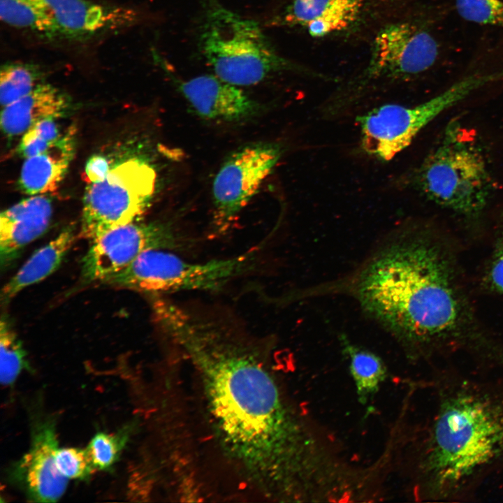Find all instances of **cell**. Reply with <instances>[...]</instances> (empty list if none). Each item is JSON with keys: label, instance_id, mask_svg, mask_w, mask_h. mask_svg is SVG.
<instances>
[{"label": "cell", "instance_id": "obj_1", "mask_svg": "<svg viewBox=\"0 0 503 503\" xmlns=\"http://www.w3.org/2000/svg\"><path fill=\"white\" fill-rule=\"evenodd\" d=\"M168 336L200 372L224 444L263 476L265 489L297 494L332 476L340 459L333 441L289 400L250 349L189 312L173 319Z\"/></svg>", "mask_w": 503, "mask_h": 503}, {"label": "cell", "instance_id": "obj_2", "mask_svg": "<svg viewBox=\"0 0 503 503\" xmlns=\"http://www.w3.org/2000/svg\"><path fill=\"white\" fill-rule=\"evenodd\" d=\"M434 386L435 407L414 447V496L464 501L503 471V372H443Z\"/></svg>", "mask_w": 503, "mask_h": 503}, {"label": "cell", "instance_id": "obj_3", "mask_svg": "<svg viewBox=\"0 0 503 503\" xmlns=\"http://www.w3.org/2000/svg\"><path fill=\"white\" fill-rule=\"evenodd\" d=\"M363 310L412 357L459 336L464 305L442 249L423 235L404 233L378 252L354 286Z\"/></svg>", "mask_w": 503, "mask_h": 503}, {"label": "cell", "instance_id": "obj_4", "mask_svg": "<svg viewBox=\"0 0 503 503\" xmlns=\"http://www.w3.org/2000/svg\"><path fill=\"white\" fill-rule=\"evenodd\" d=\"M198 50L221 80L238 87L257 85L284 72L304 69L281 55L257 21L242 16L219 0H201Z\"/></svg>", "mask_w": 503, "mask_h": 503}, {"label": "cell", "instance_id": "obj_5", "mask_svg": "<svg viewBox=\"0 0 503 503\" xmlns=\"http://www.w3.org/2000/svg\"><path fill=\"white\" fill-rule=\"evenodd\" d=\"M439 50L435 38L420 24L397 22L385 25L374 36L366 68L324 101L321 115L335 119L354 108L377 85L429 70Z\"/></svg>", "mask_w": 503, "mask_h": 503}, {"label": "cell", "instance_id": "obj_6", "mask_svg": "<svg viewBox=\"0 0 503 503\" xmlns=\"http://www.w3.org/2000/svg\"><path fill=\"white\" fill-rule=\"evenodd\" d=\"M412 181L432 201L469 217L481 212L492 189L481 150L458 124L448 127L413 173Z\"/></svg>", "mask_w": 503, "mask_h": 503}, {"label": "cell", "instance_id": "obj_7", "mask_svg": "<svg viewBox=\"0 0 503 503\" xmlns=\"http://www.w3.org/2000/svg\"><path fill=\"white\" fill-rule=\"evenodd\" d=\"M503 80V66L479 68L465 75L447 89L418 105L386 104L357 119L360 147L367 155L389 161L403 151L416 135L445 110L474 92Z\"/></svg>", "mask_w": 503, "mask_h": 503}, {"label": "cell", "instance_id": "obj_8", "mask_svg": "<svg viewBox=\"0 0 503 503\" xmlns=\"http://www.w3.org/2000/svg\"><path fill=\"white\" fill-rule=\"evenodd\" d=\"M256 252L251 249L234 257L193 263L169 250H150L104 282L152 294L219 290L251 268Z\"/></svg>", "mask_w": 503, "mask_h": 503}, {"label": "cell", "instance_id": "obj_9", "mask_svg": "<svg viewBox=\"0 0 503 503\" xmlns=\"http://www.w3.org/2000/svg\"><path fill=\"white\" fill-rule=\"evenodd\" d=\"M156 175L152 166L130 158L85 188L80 235L93 240L117 227L138 221L151 204Z\"/></svg>", "mask_w": 503, "mask_h": 503}, {"label": "cell", "instance_id": "obj_10", "mask_svg": "<svg viewBox=\"0 0 503 503\" xmlns=\"http://www.w3.org/2000/svg\"><path fill=\"white\" fill-rule=\"evenodd\" d=\"M283 149L275 143L244 146L224 162L212 184L213 228L224 234L257 193L281 159Z\"/></svg>", "mask_w": 503, "mask_h": 503}, {"label": "cell", "instance_id": "obj_11", "mask_svg": "<svg viewBox=\"0 0 503 503\" xmlns=\"http://www.w3.org/2000/svg\"><path fill=\"white\" fill-rule=\"evenodd\" d=\"M182 246L184 240L167 222L136 221L117 227L92 240L82 261V281L104 282L145 252Z\"/></svg>", "mask_w": 503, "mask_h": 503}, {"label": "cell", "instance_id": "obj_12", "mask_svg": "<svg viewBox=\"0 0 503 503\" xmlns=\"http://www.w3.org/2000/svg\"><path fill=\"white\" fill-rule=\"evenodd\" d=\"M55 425L51 418L35 421L27 453L10 469V480L34 502H56L68 484V479L56 467L55 455L59 448Z\"/></svg>", "mask_w": 503, "mask_h": 503}, {"label": "cell", "instance_id": "obj_13", "mask_svg": "<svg viewBox=\"0 0 503 503\" xmlns=\"http://www.w3.org/2000/svg\"><path fill=\"white\" fill-rule=\"evenodd\" d=\"M156 61L166 69L180 92L201 117L210 120L238 122L256 115L260 105L240 87L228 83L214 74L201 75L188 80L178 79L168 64L156 54Z\"/></svg>", "mask_w": 503, "mask_h": 503}, {"label": "cell", "instance_id": "obj_14", "mask_svg": "<svg viewBox=\"0 0 503 503\" xmlns=\"http://www.w3.org/2000/svg\"><path fill=\"white\" fill-rule=\"evenodd\" d=\"M369 0H290L269 21L273 27L305 29L314 38L339 34L360 22Z\"/></svg>", "mask_w": 503, "mask_h": 503}, {"label": "cell", "instance_id": "obj_15", "mask_svg": "<svg viewBox=\"0 0 503 503\" xmlns=\"http://www.w3.org/2000/svg\"><path fill=\"white\" fill-rule=\"evenodd\" d=\"M52 18L58 36L89 37L121 28L137 20L136 13L122 7L89 0H41Z\"/></svg>", "mask_w": 503, "mask_h": 503}, {"label": "cell", "instance_id": "obj_16", "mask_svg": "<svg viewBox=\"0 0 503 503\" xmlns=\"http://www.w3.org/2000/svg\"><path fill=\"white\" fill-rule=\"evenodd\" d=\"M52 214V200L46 194L31 196L1 212V269L9 267L27 245L46 231Z\"/></svg>", "mask_w": 503, "mask_h": 503}, {"label": "cell", "instance_id": "obj_17", "mask_svg": "<svg viewBox=\"0 0 503 503\" xmlns=\"http://www.w3.org/2000/svg\"><path fill=\"white\" fill-rule=\"evenodd\" d=\"M75 152V131L70 128L43 152L24 159L18 185L29 196L48 194L57 189Z\"/></svg>", "mask_w": 503, "mask_h": 503}, {"label": "cell", "instance_id": "obj_18", "mask_svg": "<svg viewBox=\"0 0 503 503\" xmlns=\"http://www.w3.org/2000/svg\"><path fill=\"white\" fill-rule=\"evenodd\" d=\"M68 106L66 95L53 85L42 82L28 94L3 107L1 130L8 137L22 136L41 120L61 117Z\"/></svg>", "mask_w": 503, "mask_h": 503}, {"label": "cell", "instance_id": "obj_19", "mask_svg": "<svg viewBox=\"0 0 503 503\" xmlns=\"http://www.w3.org/2000/svg\"><path fill=\"white\" fill-rule=\"evenodd\" d=\"M76 238L73 226H68L45 245L37 249L1 290V300L8 303L18 293L52 274L61 265Z\"/></svg>", "mask_w": 503, "mask_h": 503}, {"label": "cell", "instance_id": "obj_20", "mask_svg": "<svg viewBox=\"0 0 503 503\" xmlns=\"http://www.w3.org/2000/svg\"><path fill=\"white\" fill-rule=\"evenodd\" d=\"M342 351L347 359L358 401L367 405L379 391L388 376V369L377 353L360 347L347 337H340Z\"/></svg>", "mask_w": 503, "mask_h": 503}, {"label": "cell", "instance_id": "obj_21", "mask_svg": "<svg viewBox=\"0 0 503 503\" xmlns=\"http://www.w3.org/2000/svg\"><path fill=\"white\" fill-rule=\"evenodd\" d=\"M0 17L15 29L58 36L56 25L41 0H0Z\"/></svg>", "mask_w": 503, "mask_h": 503}, {"label": "cell", "instance_id": "obj_22", "mask_svg": "<svg viewBox=\"0 0 503 503\" xmlns=\"http://www.w3.org/2000/svg\"><path fill=\"white\" fill-rule=\"evenodd\" d=\"M0 376L4 386H12L24 369H29L27 353L10 320L3 314L0 323Z\"/></svg>", "mask_w": 503, "mask_h": 503}, {"label": "cell", "instance_id": "obj_23", "mask_svg": "<svg viewBox=\"0 0 503 503\" xmlns=\"http://www.w3.org/2000/svg\"><path fill=\"white\" fill-rule=\"evenodd\" d=\"M0 73V102L2 107L17 101L42 83L39 70L28 64H6L1 67Z\"/></svg>", "mask_w": 503, "mask_h": 503}, {"label": "cell", "instance_id": "obj_24", "mask_svg": "<svg viewBox=\"0 0 503 503\" xmlns=\"http://www.w3.org/2000/svg\"><path fill=\"white\" fill-rule=\"evenodd\" d=\"M129 425L115 433L99 432L85 449L95 470H109L117 462L129 437Z\"/></svg>", "mask_w": 503, "mask_h": 503}, {"label": "cell", "instance_id": "obj_25", "mask_svg": "<svg viewBox=\"0 0 503 503\" xmlns=\"http://www.w3.org/2000/svg\"><path fill=\"white\" fill-rule=\"evenodd\" d=\"M62 135L56 119L41 120L22 136L17 152L24 159L35 156L48 150Z\"/></svg>", "mask_w": 503, "mask_h": 503}, {"label": "cell", "instance_id": "obj_26", "mask_svg": "<svg viewBox=\"0 0 503 503\" xmlns=\"http://www.w3.org/2000/svg\"><path fill=\"white\" fill-rule=\"evenodd\" d=\"M455 7L468 22L503 29V0H455Z\"/></svg>", "mask_w": 503, "mask_h": 503}, {"label": "cell", "instance_id": "obj_27", "mask_svg": "<svg viewBox=\"0 0 503 503\" xmlns=\"http://www.w3.org/2000/svg\"><path fill=\"white\" fill-rule=\"evenodd\" d=\"M55 463L58 472L68 480L87 479L95 470L86 449L79 448H59Z\"/></svg>", "mask_w": 503, "mask_h": 503}, {"label": "cell", "instance_id": "obj_28", "mask_svg": "<svg viewBox=\"0 0 503 503\" xmlns=\"http://www.w3.org/2000/svg\"><path fill=\"white\" fill-rule=\"evenodd\" d=\"M488 279L492 288L503 296V225L489 264Z\"/></svg>", "mask_w": 503, "mask_h": 503}, {"label": "cell", "instance_id": "obj_29", "mask_svg": "<svg viewBox=\"0 0 503 503\" xmlns=\"http://www.w3.org/2000/svg\"><path fill=\"white\" fill-rule=\"evenodd\" d=\"M112 166L108 159L102 155H94L87 161L84 170V179L87 184L103 180Z\"/></svg>", "mask_w": 503, "mask_h": 503}]
</instances>
